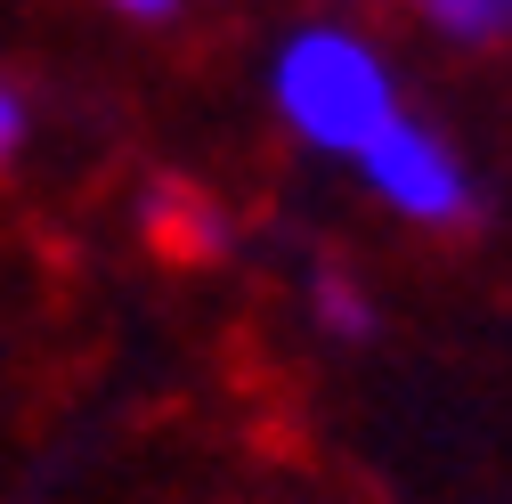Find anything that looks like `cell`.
<instances>
[{"label": "cell", "mask_w": 512, "mask_h": 504, "mask_svg": "<svg viewBox=\"0 0 512 504\" xmlns=\"http://www.w3.org/2000/svg\"><path fill=\"white\" fill-rule=\"evenodd\" d=\"M407 9L456 49H504L512 41V0H407Z\"/></svg>", "instance_id": "cell-3"}, {"label": "cell", "mask_w": 512, "mask_h": 504, "mask_svg": "<svg viewBox=\"0 0 512 504\" xmlns=\"http://www.w3.org/2000/svg\"><path fill=\"white\" fill-rule=\"evenodd\" d=\"M106 9H114V17H131V25H171L187 0H106Z\"/></svg>", "instance_id": "cell-6"}, {"label": "cell", "mask_w": 512, "mask_h": 504, "mask_svg": "<svg viewBox=\"0 0 512 504\" xmlns=\"http://www.w3.org/2000/svg\"><path fill=\"white\" fill-rule=\"evenodd\" d=\"M25 139H33V98H25L9 74H0V163H17Z\"/></svg>", "instance_id": "cell-5"}, {"label": "cell", "mask_w": 512, "mask_h": 504, "mask_svg": "<svg viewBox=\"0 0 512 504\" xmlns=\"http://www.w3.org/2000/svg\"><path fill=\"white\" fill-rule=\"evenodd\" d=\"M358 171H366L374 196L391 204L399 220H415V228H464V220L480 212V187H472L464 155L447 147V131L423 122V114H391V122L366 139Z\"/></svg>", "instance_id": "cell-2"}, {"label": "cell", "mask_w": 512, "mask_h": 504, "mask_svg": "<svg viewBox=\"0 0 512 504\" xmlns=\"http://www.w3.org/2000/svg\"><path fill=\"white\" fill-rule=\"evenodd\" d=\"M309 318L326 326L334 342H366L382 318H374V293L358 285V277H342V269H317L309 277Z\"/></svg>", "instance_id": "cell-4"}, {"label": "cell", "mask_w": 512, "mask_h": 504, "mask_svg": "<svg viewBox=\"0 0 512 504\" xmlns=\"http://www.w3.org/2000/svg\"><path fill=\"white\" fill-rule=\"evenodd\" d=\"M269 106H277V122L301 147L342 155V163H358L382 122L407 114L399 82H391V57H382L366 33H350V25L285 33L277 57H269Z\"/></svg>", "instance_id": "cell-1"}]
</instances>
